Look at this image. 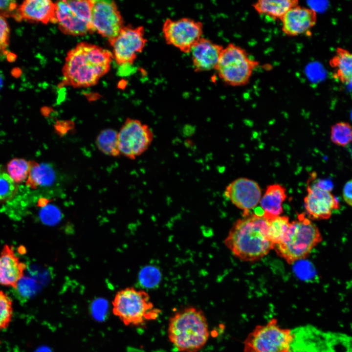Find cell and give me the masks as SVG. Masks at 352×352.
Returning <instances> with one entry per match:
<instances>
[{
    "label": "cell",
    "instance_id": "6da1fadb",
    "mask_svg": "<svg viewBox=\"0 0 352 352\" xmlns=\"http://www.w3.org/2000/svg\"><path fill=\"white\" fill-rule=\"evenodd\" d=\"M112 59V53L106 49L80 43L67 53L60 86L86 88L96 85L110 70Z\"/></svg>",
    "mask_w": 352,
    "mask_h": 352
},
{
    "label": "cell",
    "instance_id": "d590c367",
    "mask_svg": "<svg viewBox=\"0 0 352 352\" xmlns=\"http://www.w3.org/2000/svg\"><path fill=\"white\" fill-rule=\"evenodd\" d=\"M2 84H3V79H2V77L1 75V74H0V88L2 87Z\"/></svg>",
    "mask_w": 352,
    "mask_h": 352
},
{
    "label": "cell",
    "instance_id": "e0dca14e",
    "mask_svg": "<svg viewBox=\"0 0 352 352\" xmlns=\"http://www.w3.org/2000/svg\"><path fill=\"white\" fill-rule=\"evenodd\" d=\"M25 268L26 265L16 255L13 246L4 245L0 253V285L16 288Z\"/></svg>",
    "mask_w": 352,
    "mask_h": 352
},
{
    "label": "cell",
    "instance_id": "ac0fdd59",
    "mask_svg": "<svg viewBox=\"0 0 352 352\" xmlns=\"http://www.w3.org/2000/svg\"><path fill=\"white\" fill-rule=\"evenodd\" d=\"M55 3L49 0H27L19 5L16 20L55 23Z\"/></svg>",
    "mask_w": 352,
    "mask_h": 352
},
{
    "label": "cell",
    "instance_id": "ba28073f",
    "mask_svg": "<svg viewBox=\"0 0 352 352\" xmlns=\"http://www.w3.org/2000/svg\"><path fill=\"white\" fill-rule=\"evenodd\" d=\"M92 0H61L55 3V23L64 34L83 36L93 32Z\"/></svg>",
    "mask_w": 352,
    "mask_h": 352
},
{
    "label": "cell",
    "instance_id": "4dcf8cb0",
    "mask_svg": "<svg viewBox=\"0 0 352 352\" xmlns=\"http://www.w3.org/2000/svg\"><path fill=\"white\" fill-rule=\"evenodd\" d=\"M10 29L4 17L0 15V52L6 48L9 44Z\"/></svg>",
    "mask_w": 352,
    "mask_h": 352
},
{
    "label": "cell",
    "instance_id": "f1b7e54d",
    "mask_svg": "<svg viewBox=\"0 0 352 352\" xmlns=\"http://www.w3.org/2000/svg\"><path fill=\"white\" fill-rule=\"evenodd\" d=\"M139 280L141 285L143 286L153 288L158 284L160 280V273L154 266H147L141 270Z\"/></svg>",
    "mask_w": 352,
    "mask_h": 352
},
{
    "label": "cell",
    "instance_id": "9a60e30c",
    "mask_svg": "<svg viewBox=\"0 0 352 352\" xmlns=\"http://www.w3.org/2000/svg\"><path fill=\"white\" fill-rule=\"evenodd\" d=\"M282 30L289 37L309 35L317 22L316 11L299 4L291 8L281 19Z\"/></svg>",
    "mask_w": 352,
    "mask_h": 352
},
{
    "label": "cell",
    "instance_id": "d4e9b609",
    "mask_svg": "<svg viewBox=\"0 0 352 352\" xmlns=\"http://www.w3.org/2000/svg\"><path fill=\"white\" fill-rule=\"evenodd\" d=\"M330 139L335 144L345 147L352 142V126L348 122H339L331 127Z\"/></svg>",
    "mask_w": 352,
    "mask_h": 352
},
{
    "label": "cell",
    "instance_id": "cb8c5ba5",
    "mask_svg": "<svg viewBox=\"0 0 352 352\" xmlns=\"http://www.w3.org/2000/svg\"><path fill=\"white\" fill-rule=\"evenodd\" d=\"M268 238L275 245L281 243L290 225L289 218L286 216L278 217L267 220Z\"/></svg>",
    "mask_w": 352,
    "mask_h": 352
},
{
    "label": "cell",
    "instance_id": "74e56055",
    "mask_svg": "<svg viewBox=\"0 0 352 352\" xmlns=\"http://www.w3.org/2000/svg\"><path fill=\"white\" fill-rule=\"evenodd\" d=\"M351 119H352V113H351Z\"/></svg>",
    "mask_w": 352,
    "mask_h": 352
},
{
    "label": "cell",
    "instance_id": "4fadbf2b",
    "mask_svg": "<svg viewBox=\"0 0 352 352\" xmlns=\"http://www.w3.org/2000/svg\"><path fill=\"white\" fill-rule=\"evenodd\" d=\"M309 180L304 198L308 218L311 220H328L333 211L340 208L339 202L330 191L320 187L315 181Z\"/></svg>",
    "mask_w": 352,
    "mask_h": 352
},
{
    "label": "cell",
    "instance_id": "4316f807",
    "mask_svg": "<svg viewBox=\"0 0 352 352\" xmlns=\"http://www.w3.org/2000/svg\"><path fill=\"white\" fill-rule=\"evenodd\" d=\"M17 191L16 183L7 172L0 168V204L13 198Z\"/></svg>",
    "mask_w": 352,
    "mask_h": 352
},
{
    "label": "cell",
    "instance_id": "52a82bcc",
    "mask_svg": "<svg viewBox=\"0 0 352 352\" xmlns=\"http://www.w3.org/2000/svg\"><path fill=\"white\" fill-rule=\"evenodd\" d=\"M293 332L283 328L272 318L264 325H257L245 339L243 352H292Z\"/></svg>",
    "mask_w": 352,
    "mask_h": 352
},
{
    "label": "cell",
    "instance_id": "ab89813d",
    "mask_svg": "<svg viewBox=\"0 0 352 352\" xmlns=\"http://www.w3.org/2000/svg\"></svg>",
    "mask_w": 352,
    "mask_h": 352
},
{
    "label": "cell",
    "instance_id": "603a6c76",
    "mask_svg": "<svg viewBox=\"0 0 352 352\" xmlns=\"http://www.w3.org/2000/svg\"><path fill=\"white\" fill-rule=\"evenodd\" d=\"M98 149L103 154L110 156H118L119 149L118 132L112 129L102 130L96 139Z\"/></svg>",
    "mask_w": 352,
    "mask_h": 352
},
{
    "label": "cell",
    "instance_id": "2e32d148",
    "mask_svg": "<svg viewBox=\"0 0 352 352\" xmlns=\"http://www.w3.org/2000/svg\"><path fill=\"white\" fill-rule=\"evenodd\" d=\"M222 45L202 37L192 48L190 53L196 72L216 70L222 50Z\"/></svg>",
    "mask_w": 352,
    "mask_h": 352
},
{
    "label": "cell",
    "instance_id": "d6a6232c",
    "mask_svg": "<svg viewBox=\"0 0 352 352\" xmlns=\"http://www.w3.org/2000/svg\"><path fill=\"white\" fill-rule=\"evenodd\" d=\"M22 280L23 282L21 279L18 285H20V289H24V290L21 291L24 292V295L27 298L34 294L36 289V285L35 282L32 279L27 278L23 280L22 278Z\"/></svg>",
    "mask_w": 352,
    "mask_h": 352
},
{
    "label": "cell",
    "instance_id": "44dd1931",
    "mask_svg": "<svg viewBox=\"0 0 352 352\" xmlns=\"http://www.w3.org/2000/svg\"><path fill=\"white\" fill-rule=\"evenodd\" d=\"M298 4L296 0H259L252 6L259 14L281 20L291 8Z\"/></svg>",
    "mask_w": 352,
    "mask_h": 352
},
{
    "label": "cell",
    "instance_id": "5bb4252c",
    "mask_svg": "<svg viewBox=\"0 0 352 352\" xmlns=\"http://www.w3.org/2000/svg\"><path fill=\"white\" fill-rule=\"evenodd\" d=\"M224 196L235 206L243 211L242 216L250 213L256 207L262 197V190L255 180L246 178H238L226 187Z\"/></svg>",
    "mask_w": 352,
    "mask_h": 352
},
{
    "label": "cell",
    "instance_id": "484cf974",
    "mask_svg": "<svg viewBox=\"0 0 352 352\" xmlns=\"http://www.w3.org/2000/svg\"><path fill=\"white\" fill-rule=\"evenodd\" d=\"M29 169V162L22 158H14L8 163L7 172L16 183H19L27 179Z\"/></svg>",
    "mask_w": 352,
    "mask_h": 352
},
{
    "label": "cell",
    "instance_id": "d6986e66",
    "mask_svg": "<svg viewBox=\"0 0 352 352\" xmlns=\"http://www.w3.org/2000/svg\"><path fill=\"white\" fill-rule=\"evenodd\" d=\"M286 198V190L283 185L278 183L268 185L259 203L263 216L267 220L281 216L283 212L282 204Z\"/></svg>",
    "mask_w": 352,
    "mask_h": 352
},
{
    "label": "cell",
    "instance_id": "7a4b0ae2",
    "mask_svg": "<svg viewBox=\"0 0 352 352\" xmlns=\"http://www.w3.org/2000/svg\"><path fill=\"white\" fill-rule=\"evenodd\" d=\"M267 231V220L263 215L250 213L234 223L224 243L241 261H256L274 249Z\"/></svg>",
    "mask_w": 352,
    "mask_h": 352
},
{
    "label": "cell",
    "instance_id": "3957f363",
    "mask_svg": "<svg viewBox=\"0 0 352 352\" xmlns=\"http://www.w3.org/2000/svg\"><path fill=\"white\" fill-rule=\"evenodd\" d=\"M168 335L180 352H198L209 337L208 324L203 312L194 307L180 309L170 318Z\"/></svg>",
    "mask_w": 352,
    "mask_h": 352
},
{
    "label": "cell",
    "instance_id": "836d02e7",
    "mask_svg": "<svg viewBox=\"0 0 352 352\" xmlns=\"http://www.w3.org/2000/svg\"><path fill=\"white\" fill-rule=\"evenodd\" d=\"M342 195L345 202L352 207V179L345 183L343 189Z\"/></svg>",
    "mask_w": 352,
    "mask_h": 352
},
{
    "label": "cell",
    "instance_id": "8992f818",
    "mask_svg": "<svg viewBox=\"0 0 352 352\" xmlns=\"http://www.w3.org/2000/svg\"><path fill=\"white\" fill-rule=\"evenodd\" d=\"M258 65L259 62L252 59L244 48L230 43L223 47L216 70L227 85L240 87L249 82Z\"/></svg>",
    "mask_w": 352,
    "mask_h": 352
},
{
    "label": "cell",
    "instance_id": "f546056e",
    "mask_svg": "<svg viewBox=\"0 0 352 352\" xmlns=\"http://www.w3.org/2000/svg\"><path fill=\"white\" fill-rule=\"evenodd\" d=\"M40 217L44 223L53 225L60 221L61 213L59 209L54 205L45 204L41 211Z\"/></svg>",
    "mask_w": 352,
    "mask_h": 352
},
{
    "label": "cell",
    "instance_id": "7402d4cb",
    "mask_svg": "<svg viewBox=\"0 0 352 352\" xmlns=\"http://www.w3.org/2000/svg\"><path fill=\"white\" fill-rule=\"evenodd\" d=\"M30 169L27 184L31 188L46 187L53 184L56 173L51 165L46 163L29 162Z\"/></svg>",
    "mask_w": 352,
    "mask_h": 352
},
{
    "label": "cell",
    "instance_id": "277c9868",
    "mask_svg": "<svg viewBox=\"0 0 352 352\" xmlns=\"http://www.w3.org/2000/svg\"><path fill=\"white\" fill-rule=\"evenodd\" d=\"M323 240L318 227L304 214L290 223L283 241L274 245L277 255L291 264L310 254Z\"/></svg>",
    "mask_w": 352,
    "mask_h": 352
},
{
    "label": "cell",
    "instance_id": "8d00e7d4",
    "mask_svg": "<svg viewBox=\"0 0 352 352\" xmlns=\"http://www.w3.org/2000/svg\"><path fill=\"white\" fill-rule=\"evenodd\" d=\"M293 352H306L303 350L300 349H295L293 351Z\"/></svg>",
    "mask_w": 352,
    "mask_h": 352
},
{
    "label": "cell",
    "instance_id": "7c38bea8",
    "mask_svg": "<svg viewBox=\"0 0 352 352\" xmlns=\"http://www.w3.org/2000/svg\"><path fill=\"white\" fill-rule=\"evenodd\" d=\"M92 25L94 32L109 41L115 38L125 26L116 4L110 0H93Z\"/></svg>",
    "mask_w": 352,
    "mask_h": 352
},
{
    "label": "cell",
    "instance_id": "30bf717a",
    "mask_svg": "<svg viewBox=\"0 0 352 352\" xmlns=\"http://www.w3.org/2000/svg\"><path fill=\"white\" fill-rule=\"evenodd\" d=\"M203 23L189 18L166 19L162 33L166 43L180 51L190 53L192 47L202 37Z\"/></svg>",
    "mask_w": 352,
    "mask_h": 352
},
{
    "label": "cell",
    "instance_id": "9c48e42d",
    "mask_svg": "<svg viewBox=\"0 0 352 352\" xmlns=\"http://www.w3.org/2000/svg\"><path fill=\"white\" fill-rule=\"evenodd\" d=\"M120 154L134 159L149 148L154 138L150 127L140 120L128 118L118 132Z\"/></svg>",
    "mask_w": 352,
    "mask_h": 352
},
{
    "label": "cell",
    "instance_id": "83f0119b",
    "mask_svg": "<svg viewBox=\"0 0 352 352\" xmlns=\"http://www.w3.org/2000/svg\"><path fill=\"white\" fill-rule=\"evenodd\" d=\"M13 315V302L6 293L0 290V331L9 326Z\"/></svg>",
    "mask_w": 352,
    "mask_h": 352
},
{
    "label": "cell",
    "instance_id": "5b68a950",
    "mask_svg": "<svg viewBox=\"0 0 352 352\" xmlns=\"http://www.w3.org/2000/svg\"><path fill=\"white\" fill-rule=\"evenodd\" d=\"M112 312L126 326L139 327L156 320L161 310L154 307L147 292L130 287L116 293Z\"/></svg>",
    "mask_w": 352,
    "mask_h": 352
},
{
    "label": "cell",
    "instance_id": "8fae6325",
    "mask_svg": "<svg viewBox=\"0 0 352 352\" xmlns=\"http://www.w3.org/2000/svg\"><path fill=\"white\" fill-rule=\"evenodd\" d=\"M143 26H124L118 35L109 41L113 57L119 65H131L145 48L148 40Z\"/></svg>",
    "mask_w": 352,
    "mask_h": 352
},
{
    "label": "cell",
    "instance_id": "e575fe53",
    "mask_svg": "<svg viewBox=\"0 0 352 352\" xmlns=\"http://www.w3.org/2000/svg\"><path fill=\"white\" fill-rule=\"evenodd\" d=\"M345 85L350 95L352 98V80Z\"/></svg>",
    "mask_w": 352,
    "mask_h": 352
},
{
    "label": "cell",
    "instance_id": "f35d334b",
    "mask_svg": "<svg viewBox=\"0 0 352 352\" xmlns=\"http://www.w3.org/2000/svg\"><path fill=\"white\" fill-rule=\"evenodd\" d=\"M351 156H352V154H351Z\"/></svg>",
    "mask_w": 352,
    "mask_h": 352
},
{
    "label": "cell",
    "instance_id": "ffe728a7",
    "mask_svg": "<svg viewBox=\"0 0 352 352\" xmlns=\"http://www.w3.org/2000/svg\"><path fill=\"white\" fill-rule=\"evenodd\" d=\"M333 69V77L336 80L346 85L352 80V52L337 47L335 53L329 61Z\"/></svg>",
    "mask_w": 352,
    "mask_h": 352
},
{
    "label": "cell",
    "instance_id": "1f68e13d",
    "mask_svg": "<svg viewBox=\"0 0 352 352\" xmlns=\"http://www.w3.org/2000/svg\"><path fill=\"white\" fill-rule=\"evenodd\" d=\"M19 5L15 0H0V15L4 17L12 16L16 19Z\"/></svg>",
    "mask_w": 352,
    "mask_h": 352
}]
</instances>
